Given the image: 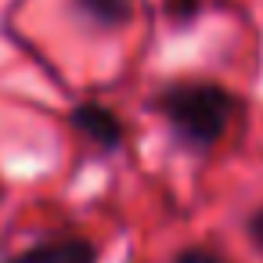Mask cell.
<instances>
[{"label": "cell", "mask_w": 263, "mask_h": 263, "mask_svg": "<svg viewBox=\"0 0 263 263\" xmlns=\"http://www.w3.org/2000/svg\"><path fill=\"white\" fill-rule=\"evenodd\" d=\"M155 108L166 116V123L173 126V134L184 144L213 148L227 134L238 101L220 83L195 80V83H170L166 90H159Z\"/></svg>", "instance_id": "1"}, {"label": "cell", "mask_w": 263, "mask_h": 263, "mask_svg": "<svg viewBox=\"0 0 263 263\" xmlns=\"http://www.w3.org/2000/svg\"><path fill=\"white\" fill-rule=\"evenodd\" d=\"M72 126H76L87 141H94L98 148H105V152H116V148L123 144V123H119V116H116L112 108L98 105V101L76 105V108H72Z\"/></svg>", "instance_id": "2"}, {"label": "cell", "mask_w": 263, "mask_h": 263, "mask_svg": "<svg viewBox=\"0 0 263 263\" xmlns=\"http://www.w3.org/2000/svg\"><path fill=\"white\" fill-rule=\"evenodd\" d=\"M245 227H249V238H252V241L263 249V205H259V209L249 216V223H245Z\"/></svg>", "instance_id": "7"}, {"label": "cell", "mask_w": 263, "mask_h": 263, "mask_svg": "<svg viewBox=\"0 0 263 263\" xmlns=\"http://www.w3.org/2000/svg\"><path fill=\"white\" fill-rule=\"evenodd\" d=\"M8 263H98V249L87 238H51L18 252Z\"/></svg>", "instance_id": "3"}, {"label": "cell", "mask_w": 263, "mask_h": 263, "mask_svg": "<svg viewBox=\"0 0 263 263\" xmlns=\"http://www.w3.org/2000/svg\"><path fill=\"white\" fill-rule=\"evenodd\" d=\"M72 15L94 29H119L134 18L130 0H72Z\"/></svg>", "instance_id": "4"}, {"label": "cell", "mask_w": 263, "mask_h": 263, "mask_svg": "<svg viewBox=\"0 0 263 263\" xmlns=\"http://www.w3.org/2000/svg\"><path fill=\"white\" fill-rule=\"evenodd\" d=\"M198 11H202V0H166V15H170L173 22H180V26L195 22Z\"/></svg>", "instance_id": "5"}, {"label": "cell", "mask_w": 263, "mask_h": 263, "mask_svg": "<svg viewBox=\"0 0 263 263\" xmlns=\"http://www.w3.org/2000/svg\"><path fill=\"white\" fill-rule=\"evenodd\" d=\"M173 263H227V259L209 252V249H184V252L173 256Z\"/></svg>", "instance_id": "6"}]
</instances>
